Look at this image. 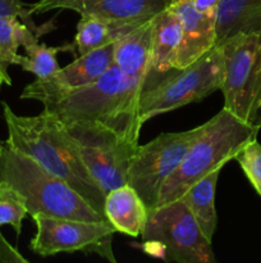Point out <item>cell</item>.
I'll list each match as a JSON object with an SVG mask.
<instances>
[{
    "mask_svg": "<svg viewBox=\"0 0 261 263\" xmlns=\"http://www.w3.org/2000/svg\"><path fill=\"white\" fill-rule=\"evenodd\" d=\"M169 7L181 22V43L173 68L182 69L199 61L216 45V14L200 12L192 0H176Z\"/></svg>",
    "mask_w": 261,
    "mask_h": 263,
    "instance_id": "7c38bea8",
    "label": "cell"
},
{
    "mask_svg": "<svg viewBox=\"0 0 261 263\" xmlns=\"http://www.w3.org/2000/svg\"><path fill=\"white\" fill-rule=\"evenodd\" d=\"M194 7L202 13H215L216 14L217 5L220 0H192Z\"/></svg>",
    "mask_w": 261,
    "mask_h": 263,
    "instance_id": "484cf974",
    "label": "cell"
},
{
    "mask_svg": "<svg viewBox=\"0 0 261 263\" xmlns=\"http://www.w3.org/2000/svg\"><path fill=\"white\" fill-rule=\"evenodd\" d=\"M260 128L223 108L205 122L204 131L193 141L178 168L166 180L158 207L179 199L191 185L233 161L250 141L257 138Z\"/></svg>",
    "mask_w": 261,
    "mask_h": 263,
    "instance_id": "277c9868",
    "label": "cell"
},
{
    "mask_svg": "<svg viewBox=\"0 0 261 263\" xmlns=\"http://www.w3.org/2000/svg\"><path fill=\"white\" fill-rule=\"evenodd\" d=\"M174 2H176V0H174Z\"/></svg>",
    "mask_w": 261,
    "mask_h": 263,
    "instance_id": "83f0119b",
    "label": "cell"
},
{
    "mask_svg": "<svg viewBox=\"0 0 261 263\" xmlns=\"http://www.w3.org/2000/svg\"><path fill=\"white\" fill-rule=\"evenodd\" d=\"M104 215L117 233L137 238L143 233L148 210L137 192L125 184L106 193Z\"/></svg>",
    "mask_w": 261,
    "mask_h": 263,
    "instance_id": "9a60e30c",
    "label": "cell"
},
{
    "mask_svg": "<svg viewBox=\"0 0 261 263\" xmlns=\"http://www.w3.org/2000/svg\"><path fill=\"white\" fill-rule=\"evenodd\" d=\"M38 39L40 36L20 22L18 17H0V74L7 80V85H12L8 67L15 64L18 49L36 43Z\"/></svg>",
    "mask_w": 261,
    "mask_h": 263,
    "instance_id": "ffe728a7",
    "label": "cell"
},
{
    "mask_svg": "<svg viewBox=\"0 0 261 263\" xmlns=\"http://www.w3.org/2000/svg\"><path fill=\"white\" fill-rule=\"evenodd\" d=\"M5 15H14L22 20V22L37 36H41L44 32L50 30V28L37 27L31 18L32 14L30 13V5L23 4L20 0H0V17Z\"/></svg>",
    "mask_w": 261,
    "mask_h": 263,
    "instance_id": "cb8c5ba5",
    "label": "cell"
},
{
    "mask_svg": "<svg viewBox=\"0 0 261 263\" xmlns=\"http://www.w3.org/2000/svg\"><path fill=\"white\" fill-rule=\"evenodd\" d=\"M174 0H38L30 5L31 14L69 9L79 15H96L118 21H148Z\"/></svg>",
    "mask_w": 261,
    "mask_h": 263,
    "instance_id": "8fae6325",
    "label": "cell"
},
{
    "mask_svg": "<svg viewBox=\"0 0 261 263\" xmlns=\"http://www.w3.org/2000/svg\"><path fill=\"white\" fill-rule=\"evenodd\" d=\"M145 22L146 21H118L96 15H81L73 46L78 55H83L95 49L115 43Z\"/></svg>",
    "mask_w": 261,
    "mask_h": 263,
    "instance_id": "e0dca14e",
    "label": "cell"
},
{
    "mask_svg": "<svg viewBox=\"0 0 261 263\" xmlns=\"http://www.w3.org/2000/svg\"><path fill=\"white\" fill-rule=\"evenodd\" d=\"M63 125L76 144L82 161L105 194L128 184V170L138 141L130 140L100 123L68 122Z\"/></svg>",
    "mask_w": 261,
    "mask_h": 263,
    "instance_id": "ba28073f",
    "label": "cell"
},
{
    "mask_svg": "<svg viewBox=\"0 0 261 263\" xmlns=\"http://www.w3.org/2000/svg\"><path fill=\"white\" fill-rule=\"evenodd\" d=\"M234 159L261 198V144L256 139L250 141Z\"/></svg>",
    "mask_w": 261,
    "mask_h": 263,
    "instance_id": "603a6c76",
    "label": "cell"
},
{
    "mask_svg": "<svg viewBox=\"0 0 261 263\" xmlns=\"http://www.w3.org/2000/svg\"><path fill=\"white\" fill-rule=\"evenodd\" d=\"M114 64V43L78 55L71 64L48 79H36L35 84L45 89L72 90L99 80Z\"/></svg>",
    "mask_w": 261,
    "mask_h": 263,
    "instance_id": "4fadbf2b",
    "label": "cell"
},
{
    "mask_svg": "<svg viewBox=\"0 0 261 263\" xmlns=\"http://www.w3.org/2000/svg\"><path fill=\"white\" fill-rule=\"evenodd\" d=\"M261 30V0H220L216 10V45L240 32Z\"/></svg>",
    "mask_w": 261,
    "mask_h": 263,
    "instance_id": "ac0fdd59",
    "label": "cell"
},
{
    "mask_svg": "<svg viewBox=\"0 0 261 263\" xmlns=\"http://www.w3.org/2000/svg\"><path fill=\"white\" fill-rule=\"evenodd\" d=\"M27 215L28 208L25 198L9 184L0 181V226H12L19 235L22 222Z\"/></svg>",
    "mask_w": 261,
    "mask_h": 263,
    "instance_id": "7402d4cb",
    "label": "cell"
},
{
    "mask_svg": "<svg viewBox=\"0 0 261 263\" xmlns=\"http://www.w3.org/2000/svg\"><path fill=\"white\" fill-rule=\"evenodd\" d=\"M7 85V80L4 79V77L2 76V74H0V87H2V85Z\"/></svg>",
    "mask_w": 261,
    "mask_h": 263,
    "instance_id": "4316f807",
    "label": "cell"
},
{
    "mask_svg": "<svg viewBox=\"0 0 261 263\" xmlns=\"http://www.w3.org/2000/svg\"><path fill=\"white\" fill-rule=\"evenodd\" d=\"M36 234L30 243V249L41 257L58 253L99 254L112 263L117 262L113 253V235L117 231L109 221H79L51 217L46 215L33 216Z\"/></svg>",
    "mask_w": 261,
    "mask_h": 263,
    "instance_id": "30bf717a",
    "label": "cell"
},
{
    "mask_svg": "<svg viewBox=\"0 0 261 263\" xmlns=\"http://www.w3.org/2000/svg\"><path fill=\"white\" fill-rule=\"evenodd\" d=\"M153 18L114 43V64L129 76L146 80L151 62Z\"/></svg>",
    "mask_w": 261,
    "mask_h": 263,
    "instance_id": "2e32d148",
    "label": "cell"
},
{
    "mask_svg": "<svg viewBox=\"0 0 261 263\" xmlns=\"http://www.w3.org/2000/svg\"><path fill=\"white\" fill-rule=\"evenodd\" d=\"M141 238L146 253L166 262H215L211 241L205 238L182 198L150 211Z\"/></svg>",
    "mask_w": 261,
    "mask_h": 263,
    "instance_id": "5b68a950",
    "label": "cell"
},
{
    "mask_svg": "<svg viewBox=\"0 0 261 263\" xmlns=\"http://www.w3.org/2000/svg\"><path fill=\"white\" fill-rule=\"evenodd\" d=\"M181 36V22L170 7L153 18L151 62L143 89L153 86L161 77L173 71Z\"/></svg>",
    "mask_w": 261,
    "mask_h": 263,
    "instance_id": "5bb4252c",
    "label": "cell"
},
{
    "mask_svg": "<svg viewBox=\"0 0 261 263\" xmlns=\"http://www.w3.org/2000/svg\"><path fill=\"white\" fill-rule=\"evenodd\" d=\"M73 45L46 46L38 41L25 46L26 55L18 54L15 64L22 67L23 71L31 72L37 79H48L60 69L56 54L60 51L73 50Z\"/></svg>",
    "mask_w": 261,
    "mask_h": 263,
    "instance_id": "44dd1931",
    "label": "cell"
},
{
    "mask_svg": "<svg viewBox=\"0 0 261 263\" xmlns=\"http://www.w3.org/2000/svg\"><path fill=\"white\" fill-rule=\"evenodd\" d=\"M8 128L5 143L27 154L38 164L66 181L96 212L104 215L105 192L82 161L76 144L63 123L42 110L38 116H18L3 102ZM106 218V217H105Z\"/></svg>",
    "mask_w": 261,
    "mask_h": 263,
    "instance_id": "7a4b0ae2",
    "label": "cell"
},
{
    "mask_svg": "<svg viewBox=\"0 0 261 263\" xmlns=\"http://www.w3.org/2000/svg\"><path fill=\"white\" fill-rule=\"evenodd\" d=\"M220 46L224 55L223 108L261 127V30L240 32Z\"/></svg>",
    "mask_w": 261,
    "mask_h": 263,
    "instance_id": "52a82bcc",
    "label": "cell"
},
{
    "mask_svg": "<svg viewBox=\"0 0 261 263\" xmlns=\"http://www.w3.org/2000/svg\"><path fill=\"white\" fill-rule=\"evenodd\" d=\"M143 86V77L129 76L113 64L99 80L77 89H45L31 82L23 89L20 99L42 103L44 110L63 123H100L138 141L142 127L140 97Z\"/></svg>",
    "mask_w": 261,
    "mask_h": 263,
    "instance_id": "6da1fadb",
    "label": "cell"
},
{
    "mask_svg": "<svg viewBox=\"0 0 261 263\" xmlns=\"http://www.w3.org/2000/svg\"><path fill=\"white\" fill-rule=\"evenodd\" d=\"M0 263H28L27 259L7 241L0 233Z\"/></svg>",
    "mask_w": 261,
    "mask_h": 263,
    "instance_id": "d4e9b609",
    "label": "cell"
},
{
    "mask_svg": "<svg viewBox=\"0 0 261 263\" xmlns=\"http://www.w3.org/2000/svg\"><path fill=\"white\" fill-rule=\"evenodd\" d=\"M0 181L25 198L31 217L46 215L91 222L107 221L66 181L7 143H0Z\"/></svg>",
    "mask_w": 261,
    "mask_h": 263,
    "instance_id": "3957f363",
    "label": "cell"
},
{
    "mask_svg": "<svg viewBox=\"0 0 261 263\" xmlns=\"http://www.w3.org/2000/svg\"><path fill=\"white\" fill-rule=\"evenodd\" d=\"M222 168H216L200 179L182 195L192 215L196 218L202 234L212 243L217 228V213L215 210V190Z\"/></svg>",
    "mask_w": 261,
    "mask_h": 263,
    "instance_id": "d6986e66",
    "label": "cell"
},
{
    "mask_svg": "<svg viewBox=\"0 0 261 263\" xmlns=\"http://www.w3.org/2000/svg\"><path fill=\"white\" fill-rule=\"evenodd\" d=\"M223 74L224 55L220 45H215L191 66L173 69L141 92L140 120L142 125L159 115L201 102L220 90Z\"/></svg>",
    "mask_w": 261,
    "mask_h": 263,
    "instance_id": "8992f818",
    "label": "cell"
},
{
    "mask_svg": "<svg viewBox=\"0 0 261 263\" xmlns=\"http://www.w3.org/2000/svg\"><path fill=\"white\" fill-rule=\"evenodd\" d=\"M204 125L181 133H165L145 145H138L128 170V185L143 200L148 212L158 207L161 189L178 168Z\"/></svg>",
    "mask_w": 261,
    "mask_h": 263,
    "instance_id": "9c48e42d",
    "label": "cell"
}]
</instances>
